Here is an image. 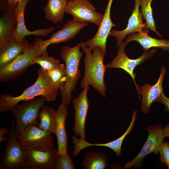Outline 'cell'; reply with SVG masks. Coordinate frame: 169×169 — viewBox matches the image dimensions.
<instances>
[{"label":"cell","instance_id":"26","mask_svg":"<svg viewBox=\"0 0 169 169\" xmlns=\"http://www.w3.org/2000/svg\"><path fill=\"white\" fill-rule=\"evenodd\" d=\"M53 85L59 89H63L66 81L65 66L60 63L58 66L47 71Z\"/></svg>","mask_w":169,"mask_h":169},{"label":"cell","instance_id":"33","mask_svg":"<svg viewBox=\"0 0 169 169\" xmlns=\"http://www.w3.org/2000/svg\"><path fill=\"white\" fill-rule=\"evenodd\" d=\"M9 8L12 10L14 11L18 4H16L14 0H8Z\"/></svg>","mask_w":169,"mask_h":169},{"label":"cell","instance_id":"7","mask_svg":"<svg viewBox=\"0 0 169 169\" xmlns=\"http://www.w3.org/2000/svg\"><path fill=\"white\" fill-rule=\"evenodd\" d=\"M17 139L26 149L48 151L54 146L51 134L33 125L21 130Z\"/></svg>","mask_w":169,"mask_h":169},{"label":"cell","instance_id":"23","mask_svg":"<svg viewBox=\"0 0 169 169\" xmlns=\"http://www.w3.org/2000/svg\"><path fill=\"white\" fill-rule=\"evenodd\" d=\"M69 1L68 0H48L44 8L46 19L54 24L62 22Z\"/></svg>","mask_w":169,"mask_h":169},{"label":"cell","instance_id":"12","mask_svg":"<svg viewBox=\"0 0 169 169\" xmlns=\"http://www.w3.org/2000/svg\"><path fill=\"white\" fill-rule=\"evenodd\" d=\"M135 4L132 14L128 20L126 28L118 31L111 30L109 35L114 37L117 41V46H119L123 42L125 37L128 34L134 33H148L149 31L146 23L143 22L142 15L139 11L140 0H135Z\"/></svg>","mask_w":169,"mask_h":169},{"label":"cell","instance_id":"3","mask_svg":"<svg viewBox=\"0 0 169 169\" xmlns=\"http://www.w3.org/2000/svg\"><path fill=\"white\" fill-rule=\"evenodd\" d=\"M80 42L75 46L70 47L63 46L60 55L65 63L66 81L60 91L62 102L69 105L72 100V92L75 90L77 84L81 75L79 69L80 61L83 54L80 51Z\"/></svg>","mask_w":169,"mask_h":169},{"label":"cell","instance_id":"9","mask_svg":"<svg viewBox=\"0 0 169 169\" xmlns=\"http://www.w3.org/2000/svg\"><path fill=\"white\" fill-rule=\"evenodd\" d=\"M96 9L89 0H75L69 1L65 12L71 14L74 20L89 22L99 26L104 15L96 12Z\"/></svg>","mask_w":169,"mask_h":169},{"label":"cell","instance_id":"10","mask_svg":"<svg viewBox=\"0 0 169 169\" xmlns=\"http://www.w3.org/2000/svg\"><path fill=\"white\" fill-rule=\"evenodd\" d=\"M126 46L123 42L119 46V50L116 57L110 63L105 65V67L106 69L120 68L125 71L133 79L138 92L139 87L135 82L136 74L134 73V69L136 66L141 64L145 60L152 57L155 53L156 50L153 49L149 51H145L139 58L132 59H129L125 53V49Z\"/></svg>","mask_w":169,"mask_h":169},{"label":"cell","instance_id":"29","mask_svg":"<svg viewBox=\"0 0 169 169\" xmlns=\"http://www.w3.org/2000/svg\"><path fill=\"white\" fill-rule=\"evenodd\" d=\"M74 165L69 155L58 156L55 160L53 169H74Z\"/></svg>","mask_w":169,"mask_h":169},{"label":"cell","instance_id":"17","mask_svg":"<svg viewBox=\"0 0 169 169\" xmlns=\"http://www.w3.org/2000/svg\"><path fill=\"white\" fill-rule=\"evenodd\" d=\"M88 25L87 22L69 20L61 29L53 33L48 39L44 40L43 44L48 47L51 44L66 42L74 38L81 29Z\"/></svg>","mask_w":169,"mask_h":169},{"label":"cell","instance_id":"8","mask_svg":"<svg viewBox=\"0 0 169 169\" xmlns=\"http://www.w3.org/2000/svg\"><path fill=\"white\" fill-rule=\"evenodd\" d=\"M146 129L148 131V135L140 151L133 159L125 163L123 169H128L133 166L138 167L146 155L152 152L154 154H157L159 153L165 137L162 126L159 125H150Z\"/></svg>","mask_w":169,"mask_h":169},{"label":"cell","instance_id":"35","mask_svg":"<svg viewBox=\"0 0 169 169\" xmlns=\"http://www.w3.org/2000/svg\"><path fill=\"white\" fill-rule=\"evenodd\" d=\"M23 0H14L15 3L17 4H18V2H21Z\"/></svg>","mask_w":169,"mask_h":169},{"label":"cell","instance_id":"6","mask_svg":"<svg viewBox=\"0 0 169 169\" xmlns=\"http://www.w3.org/2000/svg\"><path fill=\"white\" fill-rule=\"evenodd\" d=\"M15 123V120H13L10 127L8 139L0 162L1 169H27L26 150L16 137Z\"/></svg>","mask_w":169,"mask_h":169},{"label":"cell","instance_id":"34","mask_svg":"<svg viewBox=\"0 0 169 169\" xmlns=\"http://www.w3.org/2000/svg\"><path fill=\"white\" fill-rule=\"evenodd\" d=\"M163 134L165 137L169 138V124L166 125L163 129Z\"/></svg>","mask_w":169,"mask_h":169},{"label":"cell","instance_id":"36","mask_svg":"<svg viewBox=\"0 0 169 169\" xmlns=\"http://www.w3.org/2000/svg\"><path fill=\"white\" fill-rule=\"evenodd\" d=\"M68 0L69 1H72L75 0Z\"/></svg>","mask_w":169,"mask_h":169},{"label":"cell","instance_id":"5","mask_svg":"<svg viewBox=\"0 0 169 169\" xmlns=\"http://www.w3.org/2000/svg\"><path fill=\"white\" fill-rule=\"evenodd\" d=\"M45 98L40 96L18 104L10 110L15 119V134L17 138L21 130L30 125L38 126L40 122L39 112L45 105Z\"/></svg>","mask_w":169,"mask_h":169},{"label":"cell","instance_id":"21","mask_svg":"<svg viewBox=\"0 0 169 169\" xmlns=\"http://www.w3.org/2000/svg\"><path fill=\"white\" fill-rule=\"evenodd\" d=\"M132 41L138 42L146 51L151 48H159L164 50L169 51V40L156 39L151 37L148 33H131L126 38L124 43L126 45Z\"/></svg>","mask_w":169,"mask_h":169},{"label":"cell","instance_id":"30","mask_svg":"<svg viewBox=\"0 0 169 169\" xmlns=\"http://www.w3.org/2000/svg\"><path fill=\"white\" fill-rule=\"evenodd\" d=\"M160 155L159 161L161 163L165 164L169 169V143L164 141L160 150Z\"/></svg>","mask_w":169,"mask_h":169},{"label":"cell","instance_id":"31","mask_svg":"<svg viewBox=\"0 0 169 169\" xmlns=\"http://www.w3.org/2000/svg\"><path fill=\"white\" fill-rule=\"evenodd\" d=\"M156 101L163 104L165 105V110L166 112L169 111V99L163 93Z\"/></svg>","mask_w":169,"mask_h":169},{"label":"cell","instance_id":"22","mask_svg":"<svg viewBox=\"0 0 169 169\" xmlns=\"http://www.w3.org/2000/svg\"><path fill=\"white\" fill-rule=\"evenodd\" d=\"M137 111L134 110L131 123L126 131L120 137L112 141L105 143L92 144L87 142L85 140L81 139L79 142V146L81 150L86 148L92 146H105L113 150L117 156L122 155L121 152V145L123 141L126 137L132 131L134 123L137 118L136 115Z\"/></svg>","mask_w":169,"mask_h":169},{"label":"cell","instance_id":"16","mask_svg":"<svg viewBox=\"0 0 169 169\" xmlns=\"http://www.w3.org/2000/svg\"><path fill=\"white\" fill-rule=\"evenodd\" d=\"M26 150L27 169H53L54 161L58 156L55 147L48 151Z\"/></svg>","mask_w":169,"mask_h":169},{"label":"cell","instance_id":"25","mask_svg":"<svg viewBox=\"0 0 169 169\" xmlns=\"http://www.w3.org/2000/svg\"><path fill=\"white\" fill-rule=\"evenodd\" d=\"M108 162L105 153L90 151L84 154L82 165L85 169H105L108 166Z\"/></svg>","mask_w":169,"mask_h":169},{"label":"cell","instance_id":"15","mask_svg":"<svg viewBox=\"0 0 169 169\" xmlns=\"http://www.w3.org/2000/svg\"><path fill=\"white\" fill-rule=\"evenodd\" d=\"M29 1L30 0H24L18 2L15 10L17 25L14 37L17 41L22 40L25 36L30 35L45 37L56 28L51 27L48 28L38 29L33 31L28 30L25 25L24 13L26 6Z\"/></svg>","mask_w":169,"mask_h":169},{"label":"cell","instance_id":"11","mask_svg":"<svg viewBox=\"0 0 169 169\" xmlns=\"http://www.w3.org/2000/svg\"><path fill=\"white\" fill-rule=\"evenodd\" d=\"M89 86L84 88L78 96L73 100V106L74 110V125L73 130L76 136L85 139V126L88 110L90 105L87 94Z\"/></svg>","mask_w":169,"mask_h":169},{"label":"cell","instance_id":"4","mask_svg":"<svg viewBox=\"0 0 169 169\" xmlns=\"http://www.w3.org/2000/svg\"><path fill=\"white\" fill-rule=\"evenodd\" d=\"M44 40L40 38L34 39L25 50L7 65L0 68V81L7 82L20 77L30 66L33 60L47 52V47L43 44Z\"/></svg>","mask_w":169,"mask_h":169},{"label":"cell","instance_id":"13","mask_svg":"<svg viewBox=\"0 0 169 169\" xmlns=\"http://www.w3.org/2000/svg\"><path fill=\"white\" fill-rule=\"evenodd\" d=\"M113 0H108L102 20L95 35L92 38L84 42L85 45L92 50L95 46L100 47L105 54L107 39L112 28L115 26L110 18V8Z\"/></svg>","mask_w":169,"mask_h":169},{"label":"cell","instance_id":"32","mask_svg":"<svg viewBox=\"0 0 169 169\" xmlns=\"http://www.w3.org/2000/svg\"><path fill=\"white\" fill-rule=\"evenodd\" d=\"M10 130L8 128L5 127H1L0 128V142L5 141L8 140V138L6 136H4L6 134L8 133Z\"/></svg>","mask_w":169,"mask_h":169},{"label":"cell","instance_id":"20","mask_svg":"<svg viewBox=\"0 0 169 169\" xmlns=\"http://www.w3.org/2000/svg\"><path fill=\"white\" fill-rule=\"evenodd\" d=\"M24 38L17 41L13 37L0 48V68L12 62L21 54L29 44Z\"/></svg>","mask_w":169,"mask_h":169},{"label":"cell","instance_id":"19","mask_svg":"<svg viewBox=\"0 0 169 169\" xmlns=\"http://www.w3.org/2000/svg\"><path fill=\"white\" fill-rule=\"evenodd\" d=\"M0 48L13 37L17 25L15 10L7 6L0 8Z\"/></svg>","mask_w":169,"mask_h":169},{"label":"cell","instance_id":"24","mask_svg":"<svg viewBox=\"0 0 169 169\" xmlns=\"http://www.w3.org/2000/svg\"><path fill=\"white\" fill-rule=\"evenodd\" d=\"M56 111L53 107L44 106L40 111V122L37 127L50 134H55Z\"/></svg>","mask_w":169,"mask_h":169},{"label":"cell","instance_id":"1","mask_svg":"<svg viewBox=\"0 0 169 169\" xmlns=\"http://www.w3.org/2000/svg\"><path fill=\"white\" fill-rule=\"evenodd\" d=\"M38 73L35 82L25 89L19 95L14 97L9 94L0 95L1 112L10 110L20 102L29 100L38 96H44L48 101L53 102L55 100L59 89L54 86L46 70L41 67Z\"/></svg>","mask_w":169,"mask_h":169},{"label":"cell","instance_id":"18","mask_svg":"<svg viewBox=\"0 0 169 169\" xmlns=\"http://www.w3.org/2000/svg\"><path fill=\"white\" fill-rule=\"evenodd\" d=\"M68 115L67 105L62 102L56 111V124L55 133L57 140V154L59 156L67 154L68 137L65 124Z\"/></svg>","mask_w":169,"mask_h":169},{"label":"cell","instance_id":"2","mask_svg":"<svg viewBox=\"0 0 169 169\" xmlns=\"http://www.w3.org/2000/svg\"><path fill=\"white\" fill-rule=\"evenodd\" d=\"M80 44L85 54L83 59L84 72L80 82L81 87L84 88L90 85L105 97L106 88L104 75L106 68L104 60L106 54L99 46L95 47L92 52V50L86 46L84 42H81Z\"/></svg>","mask_w":169,"mask_h":169},{"label":"cell","instance_id":"27","mask_svg":"<svg viewBox=\"0 0 169 169\" xmlns=\"http://www.w3.org/2000/svg\"><path fill=\"white\" fill-rule=\"evenodd\" d=\"M153 0H140V6L141 7V13L143 18L146 20V23L150 30L155 32L159 37L162 36L156 30V26L154 21L151 3Z\"/></svg>","mask_w":169,"mask_h":169},{"label":"cell","instance_id":"28","mask_svg":"<svg viewBox=\"0 0 169 169\" xmlns=\"http://www.w3.org/2000/svg\"><path fill=\"white\" fill-rule=\"evenodd\" d=\"M33 62L34 64L39 65L41 68L46 71L58 66L60 64L59 59L49 56L47 52L35 58Z\"/></svg>","mask_w":169,"mask_h":169},{"label":"cell","instance_id":"14","mask_svg":"<svg viewBox=\"0 0 169 169\" xmlns=\"http://www.w3.org/2000/svg\"><path fill=\"white\" fill-rule=\"evenodd\" d=\"M166 72L164 66L161 67L160 75L158 81L153 85L145 84L139 87L138 93L142 96L141 108L142 111L146 114L149 112V109L152 103L157 101L163 94L162 82Z\"/></svg>","mask_w":169,"mask_h":169}]
</instances>
